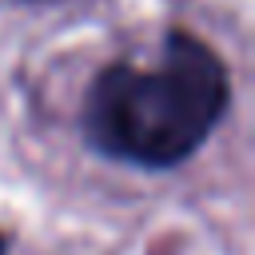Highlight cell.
<instances>
[{
  "instance_id": "1",
  "label": "cell",
  "mask_w": 255,
  "mask_h": 255,
  "mask_svg": "<svg viewBox=\"0 0 255 255\" xmlns=\"http://www.w3.org/2000/svg\"><path fill=\"white\" fill-rule=\"evenodd\" d=\"M227 108V68L195 36L171 32L147 64H112L88 96V135L100 151L171 167L199 151Z\"/></svg>"
}]
</instances>
